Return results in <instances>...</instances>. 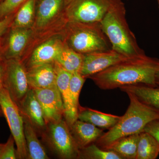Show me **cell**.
<instances>
[{
    "mask_svg": "<svg viewBox=\"0 0 159 159\" xmlns=\"http://www.w3.org/2000/svg\"><path fill=\"white\" fill-rule=\"evenodd\" d=\"M159 71V59L145 55L118 63L89 78L106 90L133 84L157 86L156 77Z\"/></svg>",
    "mask_w": 159,
    "mask_h": 159,
    "instance_id": "1",
    "label": "cell"
},
{
    "mask_svg": "<svg viewBox=\"0 0 159 159\" xmlns=\"http://www.w3.org/2000/svg\"><path fill=\"white\" fill-rule=\"evenodd\" d=\"M126 10L122 0H113L101 21L102 31L112 49L129 57L146 55L140 48L125 18Z\"/></svg>",
    "mask_w": 159,
    "mask_h": 159,
    "instance_id": "2",
    "label": "cell"
},
{
    "mask_svg": "<svg viewBox=\"0 0 159 159\" xmlns=\"http://www.w3.org/2000/svg\"><path fill=\"white\" fill-rule=\"evenodd\" d=\"M125 93L129 98V105L125 114L95 142L102 149L106 150L111 144L123 137L142 132L149 122L159 118V110L144 104L131 93Z\"/></svg>",
    "mask_w": 159,
    "mask_h": 159,
    "instance_id": "3",
    "label": "cell"
},
{
    "mask_svg": "<svg viewBox=\"0 0 159 159\" xmlns=\"http://www.w3.org/2000/svg\"><path fill=\"white\" fill-rule=\"evenodd\" d=\"M70 23L68 46L77 53L84 55L112 49L100 23Z\"/></svg>",
    "mask_w": 159,
    "mask_h": 159,
    "instance_id": "4",
    "label": "cell"
},
{
    "mask_svg": "<svg viewBox=\"0 0 159 159\" xmlns=\"http://www.w3.org/2000/svg\"><path fill=\"white\" fill-rule=\"evenodd\" d=\"M43 137L54 153L61 159H78L80 148L65 119L47 124Z\"/></svg>",
    "mask_w": 159,
    "mask_h": 159,
    "instance_id": "5",
    "label": "cell"
},
{
    "mask_svg": "<svg viewBox=\"0 0 159 159\" xmlns=\"http://www.w3.org/2000/svg\"><path fill=\"white\" fill-rule=\"evenodd\" d=\"M0 107L16 144L17 159H28V150L24 134V117L19 107L4 87L0 91Z\"/></svg>",
    "mask_w": 159,
    "mask_h": 159,
    "instance_id": "6",
    "label": "cell"
},
{
    "mask_svg": "<svg viewBox=\"0 0 159 159\" xmlns=\"http://www.w3.org/2000/svg\"><path fill=\"white\" fill-rule=\"evenodd\" d=\"M113 0H66L65 9L70 22L100 23Z\"/></svg>",
    "mask_w": 159,
    "mask_h": 159,
    "instance_id": "7",
    "label": "cell"
},
{
    "mask_svg": "<svg viewBox=\"0 0 159 159\" xmlns=\"http://www.w3.org/2000/svg\"><path fill=\"white\" fill-rule=\"evenodd\" d=\"M2 71L3 87L18 106L30 89L27 70L19 59H9L2 62Z\"/></svg>",
    "mask_w": 159,
    "mask_h": 159,
    "instance_id": "8",
    "label": "cell"
},
{
    "mask_svg": "<svg viewBox=\"0 0 159 159\" xmlns=\"http://www.w3.org/2000/svg\"><path fill=\"white\" fill-rule=\"evenodd\" d=\"M131 58L112 49L84 54L80 73L85 78H89L114 65Z\"/></svg>",
    "mask_w": 159,
    "mask_h": 159,
    "instance_id": "9",
    "label": "cell"
},
{
    "mask_svg": "<svg viewBox=\"0 0 159 159\" xmlns=\"http://www.w3.org/2000/svg\"><path fill=\"white\" fill-rule=\"evenodd\" d=\"M34 90L42 108L46 125L64 118L62 98L57 84L48 88Z\"/></svg>",
    "mask_w": 159,
    "mask_h": 159,
    "instance_id": "10",
    "label": "cell"
},
{
    "mask_svg": "<svg viewBox=\"0 0 159 159\" xmlns=\"http://www.w3.org/2000/svg\"><path fill=\"white\" fill-rule=\"evenodd\" d=\"M56 74V84L62 98L64 108V119L70 127L78 119V111L73 105L70 89V80L72 74L61 67L54 61Z\"/></svg>",
    "mask_w": 159,
    "mask_h": 159,
    "instance_id": "11",
    "label": "cell"
},
{
    "mask_svg": "<svg viewBox=\"0 0 159 159\" xmlns=\"http://www.w3.org/2000/svg\"><path fill=\"white\" fill-rule=\"evenodd\" d=\"M24 118L31 122L36 130L43 132L46 125L44 119L42 108L34 89H30L27 94L18 106Z\"/></svg>",
    "mask_w": 159,
    "mask_h": 159,
    "instance_id": "12",
    "label": "cell"
},
{
    "mask_svg": "<svg viewBox=\"0 0 159 159\" xmlns=\"http://www.w3.org/2000/svg\"><path fill=\"white\" fill-rule=\"evenodd\" d=\"M54 62L35 66L27 70V78L30 89L48 88L56 85V74Z\"/></svg>",
    "mask_w": 159,
    "mask_h": 159,
    "instance_id": "13",
    "label": "cell"
},
{
    "mask_svg": "<svg viewBox=\"0 0 159 159\" xmlns=\"http://www.w3.org/2000/svg\"><path fill=\"white\" fill-rule=\"evenodd\" d=\"M70 129L80 149L95 143L104 133L103 129L79 119L74 122Z\"/></svg>",
    "mask_w": 159,
    "mask_h": 159,
    "instance_id": "14",
    "label": "cell"
},
{
    "mask_svg": "<svg viewBox=\"0 0 159 159\" xmlns=\"http://www.w3.org/2000/svg\"><path fill=\"white\" fill-rule=\"evenodd\" d=\"M63 45L56 39L43 43L35 49L29 62V68L44 64L54 62Z\"/></svg>",
    "mask_w": 159,
    "mask_h": 159,
    "instance_id": "15",
    "label": "cell"
},
{
    "mask_svg": "<svg viewBox=\"0 0 159 159\" xmlns=\"http://www.w3.org/2000/svg\"><path fill=\"white\" fill-rule=\"evenodd\" d=\"M121 116L107 114L89 108H78V119L89 122L101 129H110L116 125Z\"/></svg>",
    "mask_w": 159,
    "mask_h": 159,
    "instance_id": "16",
    "label": "cell"
},
{
    "mask_svg": "<svg viewBox=\"0 0 159 159\" xmlns=\"http://www.w3.org/2000/svg\"><path fill=\"white\" fill-rule=\"evenodd\" d=\"M66 0H36V25L42 28L65 9Z\"/></svg>",
    "mask_w": 159,
    "mask_h": 159,
    "instance_id": "17",
    "label": "cell"
},
{
    "mask_svg": "<svg viewBox=\"0 0 159 159\" xmlns=\"http://www.w3.org/2000/svg\"><path fill=\"white\" fill-rule=\"evenodd\" d=\"M122 92L134 94L141 102L159 110V86L144 84L124 86L119 88Z\"/></svg>",
    "mask_w": 159,
    "mask_h": 159,
    "instance_id": "18",
    "label": "cell"
},
{
    "mask_svg": "<svg viewBox=\"0 0 159 159\" xmlns=\"http://www.w3.org/2000/svg\"><path fill=\"white\" fill-rule=\"evenodd\" d=\"M28 28H13L8 39L6 59H19L31 36Z\"/></svg>",
    "mask_w": 159,
    "mask_h": 159,
    "instance_id": "19",
    "label": "cell"
},
{
    "mask_svg": "<svg viewBox=\"0 0 159 159\" xmlns=\"http://www.w3.org/2000/svg\"><path fill=\"white\" fill-rule=\"evenodd\" d=\"M24 134L28 150V159H48L45 149L38 138L36 129L28 119L24 118Z\"/></svg>",
    "mask_w": 159,
    "mask_h": 159,
    "instance_id": "20",
    "label": "cell"
},
{
    "mask_svg": "<svg viewBox=\"0 0 159 159\" xmlns=\"http://www.w3.org/2000/svg\"><path fill=\"white\" fill-rule=\"evenodd\" d=\"M83 58V54L77 53L66 45L57 55L55 62L72 74L80 72Z\"/></svg>",
    "mask_w": 159,
    "mask_h": 159,
    "instance_id": "21",
    "label": "cell"
},
{
    "mask_svg": "<svg viewBox=\"0 0 159 159\" xmlns=\"http://www.w3.org/2000/svg\"><path fill=\"white\" fill-rule=\"evenodd\" d=\"M139 134H134L121 138L107 148L122 157L123 159H136Z\"/></svg>",
    "mask_w": 159,
    "mask_h": 159,
    "instance_id": "22",
    "label": "cell"
},
{
    "mask_svg": "<svg viewBox=\"0 0 159 159\" xmlns=\"http://www.w3.org/2000/svg\"><path fill=\"white\" fill-rule=\"evenodd\" d=\"M159 154L158 141L148 133H140L136 159H156Z\"/></svg>",
    "mask_w": 159,
    "mask_h": 159,
    "instance_id": "23",
    "label": "cell"
},
{
    "mask_svg": "<svg viewBox=\"0 0 159 159\" xmlns=\"http://www.w3.org/2000/svg\"><path fill=\"white\" fill-rule=\"evenodd\" d=\"M78 159H123L116 152L102 149L94 143L80 148Z\"/></svg>",
    "mask_w": 159,
    "mask_h": 159,
    "instance_id": "24",
    "label": "cell"
},
{
    "mask_svg": "<svg viewBox=\"0 0 159 159\" xmlns=\"http://www.w3.org/2000/svg\"><path fill=\"white\" fill-rule=\"evenodd\" d=\"M36 0H28L20 8L15 19L13 28H28L31 25L35 10Z\"/></svg>",
    "mask_w": 159,
    "mask_h": 159,
    "instance_id": "25",
    "label": "cell"
},
{
    "mask_svg": "<svg viewBox=\"0 0 159 159\" xmlns=\"http://www.w3.org/2000/svg\"><path fill=\"white\" fill-rule=\"evenodd\" d=\"M85 81V77L82 76L80 73H75L72 74L69 86L73 105L77 111H78V108L80 106V94Z\"/></svg>",
    "mask_w": 159,
    "mask_h": 159,
    "instance_id": "26",
    "label": "cell"
},
{
    "mask_svg": "<svg viewBox=\"0 0 159 159\" xmlns=\"http://www.w3.org/2000/svg\"><path fill=\"white\" fill-rule=\"evenodd\" d=\"M28 0H3L0 2V18L5 17L20 8Z\"/></svg>",
    "mask_w": 159,
    "mask_h": 159,
    "instance_id": "27",
    "label": "cell"
},
{
    "mask_svg": "<svg viewBox=\"0 0 159 159\" xmlns=\"http://www.w3.org/2000/svg\"><path fill=\"white\" fill-rule=\"evenodd\" d=\"M15 140L10 135L6 143L2 144L0 147V159H17L16 150L14 148Z\"/></svg>",
    "mask_w": 159,
    "mask_h": 159,
    "instance_id": "28",
    "label": "cell"
},
{
    "mask_svg": "<svg viewBox=\"0 0 159 159\" xmlns=\"http://www.w3.org/2000/svg\"><path fill=\"white\" fill-rule=\"evenodd\" d=\"M143 131L150 134L159 142V118L149 122Z\"/></svg>",
    "mask_w": 159,
    "mask_h": 159,
    "instance_id": "29",
    "label": "cell"
},
{
    "mask_svg": "<svg viewBox=\"0 0 159 159\" xmlns=\"http://www.w3.org/2000/svg\"><path fill=\"white\" fill-rule=\"evenodd\" d=\"M11 21V18L9 16L5 17L3 20L0 21V37L8 29Z\"/></svg>",
    "mask_w": 159,
    "mask_h": 159,
    "instance_id": "30",
    "label": "cell"
},
{
    "mask_svg": "<svg viewBox=\"0 0 159 159\" xmlns=\"http://www.w3.org/2000/svg\"><path fill=\"white\" fill-rule=\"evenodd\" d=\"M2 59H1V56H0V91H1V89L3 87L2 85ZM2 111L1 107H0V117L2 116Z\"/></svg>",
    "mask_w": 159,
    "mask_h": 159,
    "instance_id": "31",
    "label": "cell"
},
{
    "mask_svg": "<svg viewBox=\"0 0 159 159\" xmlns=\"http://www.w3.org/2000/svg\"><path fill=\"white\" fill-rule=\"evenodd\" d=\"M156 81L157 86H159V71L157 73L156 77Z\"/></svg>",
    "mask_w": 159,
    "mask_h": 159,
    "instance_id": "32",
    "label": "cell"
},
{
    "mask_svg": "<svg viewBox=\"0 0 159 159\" xmlns=\"http://www.w3.org/2000/svg\"><path fill=\"white\" fill-rule=\"evenodd\" d=\"M157 1L158 5L159 8V0H157Z\"/></svg>",
    "mask_w": 159,
    "mask_h": 159,
    "instance_id": "33",
    "label": "cell"
},
{
    "mask_svg": "<svg viewBox=\"0 0 159 159\" xmlns=\"http://www.w3.org/2000/svg\"><path fill=\"white\" fill-rule=\"evenodd\" d=\"M2 144H0V147H1V146H2Z\"/></svg>",
    "mask_w": 159,
    "mask_h": 159,
    "instance_id": "34",
    "label": "cell"
},
{
    "mask_svg": "<svg viewBox=\"0 0 159 159\" xmlns=\"http://www.w3.org/2000/svg\"><path fill=\"white\" fill-rule=\"evenodd\" d=\"M3 0H0V2H2V1H3Z\"/></svg>",
    "mask_w": 159,
    "mask_h": 159,
    "instance_id": "35",
    "label": "cell"
}]
</instances>
